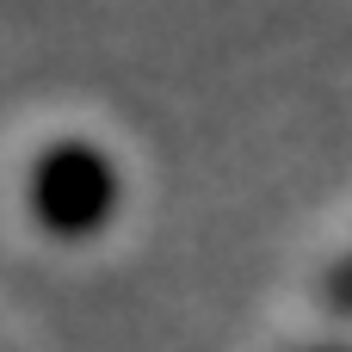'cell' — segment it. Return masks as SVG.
Listing matches in <instances>:
<instances>
[{"label": "cell", "mask_w": 352, "mask_h": 352, "mask_svg": "<svg viewBox=\"0 0 352 352\" xmlns=\"http://www.w3.org/2000/svg\"><path fill=\"white\" fill-rule=\"evenodd\" d=\"M37 217L56 223V229H87L99 210H105V161H93L87 148H56L43 167H37Z\"/></svg>", "instance_id": "obj_1"}]
</instances>
